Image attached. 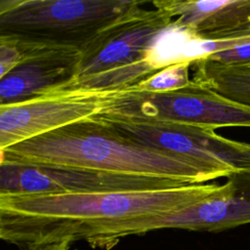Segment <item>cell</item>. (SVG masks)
<instances>
[{
	"mask_svg": "<svg viewBox=\"0 0 250 250\" xmlns=\"http://www.w3.org/2000/svg\"><path fill=\"white\" fill-rule=\"evenodd\" d=\"M191 68L192 82L250 105V67L201 58L192 61Z\"/></svg>",
	"mask_w": 250,
	"mask_h": 250,
	"instance_id": "7c38bea8",
	"label": "cell"
},
{
	"mask_svg": "<svg viewBox=\"0 0 250 250\" xmlns=\"http://www.w3.org/2000/svg\"><path fill=\"white\" fill-rule=\"evenodd\" d=\"M0 38L13 42L21 54V62L0 78V105L18 104L59 91L75 76L81 57L80 49Z\"/></svg>",
	"mask_w": 250,
	"mask_h": 250,
	"instance_id": "30bf717a",
	"label": "cell"
},
{
	"mask_svg": "<svg viewBox=\"0 0 250 250\" xmlns=\"http://www.w3.org/2000/svg\"><path fill=\"white\" fill-rule=\"evenodd\" d=\"M227 184L223 192L184 209L126 223L118 239L162 229L217 232L250 224V173L233 174Z\"/></svg>",
	"mask_w": 250,
	"mask_h": 250,
	"instance_id": "9c48e42d",
	"label": "cell"
},
{
	"mask_svg": "<svg viewBox=\"0 0 250 250\" xmlns=\"http://www.w3.org/2000/svg\"><path fill=\"white\" fill-rule=\"evenodd\" d=\"M71 242L63 241L58 243H51V244H43V245H33L27 247L25 250H77L71 249Z\"/></svg>",
	"mask_w": 250,
	"mask_h": 250,
	"instance_id": "2e32d148",
	"label": "cell"
},
{
	"mask_svg": "<svg viewBox=\"0 0 250 250\" xmlns=\"http://www.w3.org/2000/svg\"><path fill=\"white\" fill-rule=\"evenodd\" d=\"M105 92L103 107L97 113L100 115L213 130L222 127L250 128V105L192 81L182 89L168 92H148L134 87Z\"/></svg>",
	"mask_w": 250,
	"mask_h": 250,
	"instance_id": "5b68a950",
	"label": "cell"
},
{
	"mask_svg": "<svg viewBox=\"0 0 250 250\" xmlns=\"http://www.w3.org/2000/svg\"><path fill=\"white\" fill-rule=\"evenodd\" d=\"M21 61V54L11 41L0 38V78L12 71Z\"/></svg>",
	"mask_w": 250,
	"mask_h": 250,
	"instance_id": "9a60e30c",
	"label": "cell"
},
{
	"mask_svg": "<svg viewBox=\"0 0 250 250\" xmlns=\"http://www.w3.org/2000/svg\"><path fill=\"white\" fill-rule=\"evenodd\" d=\"M141 0H1L0 36L80 50Z\"/></svg>",
	"mask_w": 250,
	"mask_h": 250,
	"instance_id": "277c9868",
	"label": "cell"
},
{
	"mask_svg": "<svg viewBox=\"0 0 250 250\" xmlns=\"http://www.w3.org/2000/svg\"><path fill=\"white\" fill-rule=\"evenodd\" d=\"M144 3L125 12L84 46L75 76L68 82L73 89L104 92L127 87L139 81L141 63L154 74L146 60L175 19L159 8H143Z\"/></svg>",
	"mask_w": 250,
	"mask_h": 250,
	"instance_id": "3957f363",
	"label": "cell"
},
{
	"mask_svg": "<svg viewBox=\"0 0 250 250\" xmlns=\"http://www.w3.org/2000/svg\"><path fill=\"white\" fill-rule=\"evenodd\" d=\"M244 65H246V66H248V67H250V63H249V64H244Z\"/></svg>",
	"mask_w": 250,
	"mask_h": 250,
	"instance_id": "e0dca14e",
	"label": "cell"
},
{
	"mask_svg": "<svg viewBox=\"0 0 250 250\" xmlns=\"http://www.w3.org/2000/svg\"><path fill=\"white\" fill-rule=\"evenodd\" d=\"M92 117L138 144L195 160L216 179L250 173V143L224 138L213 129L100 114Z\"/></svg>",
	"mask_w": 250,
	"mask_h": 250,
	"instance_id": "8992f818",
	"label": "cell"
},
{
	"mask_svg": "<svg viewBox=\"0 0 250 250\" xmlns=\"http://www.w3.org/2000/svg\"><path fill=\"white\" fill-rule=\"evenodd\" d=\"M105 94L57 91L0 105V150L99 113Z\"/></svg>",
	"mask_w": 250,
	"mask_h": 250,
	"instance_id": "ba28073f",
	"label": "cell"
},
{
	"mask_svg": "<svg viewBox=\"0 0 250 250\" xmlns=\"http://www.w3.org/2000/svg\"><path fill=\"white\" fill-rule=\"evenodd\" d=\"M187 186L171 179L96 170L0 163V193L108 192Z\"/></svg>",
	"mask_w": 250,
	"mask_h": 250,
	"instance_id": "52a82bcc",
	"label": "cell"
},
{
	"mask_svg": "<svg viewBox=\"0 0 250 250\" xmlns=\"http://www.w3.org/2000/svg\"><path fill=\"white\" fill-rule=\"evenodd\" d=\"M223 185L73 193H0V238L27 247L83 240L110 248L133 220L168 214L223 192Z\"/></svg>",
	"mask_w": 250,
	"mask_h": 250,
	"instance_id": "6da1fadb",
	"label": "cell"
},
{
	"mask_svg": "<svg viewBox=\"0 0 250 250\" xmlns=\"http://www.w3.org/2000/svg\"><path fill=\"white\" fill-rule=\"evenodd\" d=\"M231 49L215 53L207 59L222 62L233 64L250 63V33H244L240 36H234L229 39Z\"/></svg>",
	"mask_w": 250,
	"mask_h": 250,
	"instance_id": "5bb4252c",
	"label": "cell"
},
{
	"mask_svg": "<svg viewBox=\"0 0 250 250\" xmlns=\"http://www.w3.org/2000/svg\"><path fill=\"white\" fill-rule=\"evenodd\" d=\"M174 22L202 40H222L250 33V0H154Z\"/></svg>",
	"mask_w": 250,
	"mask_h": 250,
	"instance_id": "8fae6325",
	"label": "cell"
},
{
	"mask_svg": "<svg viewBox=\"0 0 250 250\" xmlns=\"http://www.w3.org/2000/svg\"><path fill=\"white\" fill-rule=\"evenodd\" d=\"M0 163L67 167L200 185L216 177L190 158L131 141L92 116L0 150Z\"/></svg>",
	"mask_w": 250,
	"mask_h": 250,
	"instance_id": "7a4b0ae2",
	"label": "cell"
},
{
	"mask_svg": "<svg viewBox=\"0 0 250 250\" xmlns=\"http://www.w3.org/2000/svg\"><path fill=\"white\" fill-rule=\"evenodd\" d=\"M191 64V61L171 64L130 87L148 92H168L182 89L191 82L189 78Z\"/></svg>",
	"mask_w": 250,
	"mask_h": 250,
	"instance_id": "4fadbf2b",
	"label": "cell"
}]
</instances>
